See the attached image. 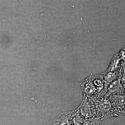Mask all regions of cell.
<instances>
[{"mask_svg":"<svg viewBox=\"0 0 125 125\" xmlns=\"http://www.w3.org/2000/svg\"><path fill=\"white\" fill-rule=\"evenodd\" d=\"M114 111L117 114L125 112V94L114 93L107 96Z\"/></svg>","mask_w":125,"mask_h":125,"instance_id":"cell-2","label":"cell"},{"mask_svg":"<svg viewBox=\"0 0 125 125\" xmlns=\"http://www.w3.org/2000/svg\"><path fill=\"white\" fill-rule=\"evenodd\" d=\"M75 111L64 113L56 119L55 125H70L74 118Z\"/></svg>","mask_w":125,"mask_h":125,"instance_id":"cell-6","label":"cell"},{"mask_svg":"<svg viewBox=\"0 0 125 125\" xmlns=\"http://www.w3.org/2000/svg\"><path fill=\"white\" fill-rule=\"evenodd\" d=\"M96 91L101 97H103L106 93L107 84L104 79V74L96 75L89 77Z\"/></svg>","mask_w":125,"mask_h":125,"instance_id":"cell-4","label":"cell"},{"mask_svg":"<svg viewBox=\"0 0 125 125\" xmlns=\"http://www.w3.org/2000/svg\"><path fill=\"white\" fill-rule=\"evenodd\" d=\"M81 83L84 96L87 98L94 100H98L101 98L92 84L89 77L83 80Z\"/></svg>","mask_w":125,"mask_h":125,"instance_id":"cell-3","label":"cell"},{"mask_svg":"<svg viewBox=\"0 0 125 125\" xmlns=\"http://www.w3.org/2000/svg\"><path fill=\"white\" fill-rule=\"evenodd\" d=\"M123 78L118 77L107 84L104 96H107L114 93L125 94V85H123Z\"/></svg>","mask_w":125,"mask_h":125,"instance_id":"cell-5","label":"cell"},{"mask_svg":"<svg viewBox=\"0 0 125 125\" xmlns=\"http://www.w3.org/2000/svg\"><path fill=\"white\" fill-rule=\"evenodd\" d=\"M117 114L114 111L108 96H104L99 99L98 103L97 117L105 118Z\"/></svg>","mask_w":125,"mask_h":125,"instance_id":"cell-1","label":"cell"}]
</instances>
